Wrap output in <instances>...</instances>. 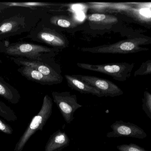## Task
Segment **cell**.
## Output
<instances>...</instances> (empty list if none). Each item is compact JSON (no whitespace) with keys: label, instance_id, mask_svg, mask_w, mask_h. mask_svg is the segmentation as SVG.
Here are the masks:
<instances>
[{"label":"cell","instance_id":"cell-1","mask_svg":"<svg viewBox=\"0 0 151 151\" xmlns=\"http://www.w3.org/2000/svg\"><path fill=\"white\" fill-rule=\"evenodd\" d=\"M150 43H151L150 37H137L120 41L113 44L92 48H82L80 50L92 53L127 54L149 50L147 48L141 46Z\"/></svg>","mask_w":151,"mask_h":151},{"label":"cell","instance_id":"cell-2","mask_svg":"<svg viewBox=\"0 0 151 151\" xmlns=\"http://www.w3.org/2000/svg\"><path fill=\"white\" fill-rule=\"evenodd\" d=\"M51 50L46 46L24 42L12 43L6 41L0 42V53L13 57L40 61L42 54L50 52Z\"/></svg>","mask_w":151,"mask_h":151},{"label":"cell","instance_id":"cell-3","mask_svg":"<svg viewBox=\"0 0 151 151\" xmlns=\"http://www.w3.org/2000/svg\"><path fill=\"white\" fill-rule=\"evenodd\" d=\"M53 102L51 98L47 95L43 98L40 111L35 115L26 131L17 143L14 151H22L31 137L39 130L42 131L43 127L52 113Z\"/></svg>","mask_w":151,"mask_h":151},{"label":"cell","instance_id":"cell-4","mask_svg":"<svg viewBox=\"0 0 151 151\" xmlns=\"http://www.w3.org/2000/svg\"><path fill=\"white\" fill-rule=\"evenodd\" d=\"M80 68L92 72L101 73L112 77L116 80L124 82L131 75L134 64L127 63H114L103 64L77 63Z\"/></svg>","mask_w":151,"mask_h":151},{"label":"cell","instance_id":"cell-5","mask_svg":"<svg viewBox=\"0 0 151 151\" xmlns=\"http://www.w3.org/2000/svg\"><path fill=\"white\" fill-rule=\"evenodd\" d=\"M54 102L55 103L65 122L70 124L74 119V113L82 107L77 103L76 95H71L70 92H52Z\"/></svg>","mask_w":151,"mask_h":151},{"label":"cell","instance_id":"cell-6","mask_svg":"<svg viewBox=\"0 0 151 151\" xmlns=\"http://www.w3.org/2000/svg\"><path fill=\"white\" fill-rule=\"evenodd\" d=\"M73 75L98 90L103 97H114L122 95L123 94V91L117 85L108 80L90 75Z\"/></svg>","mask_w":151,"mask_h":151},{"label":"cell","instance_id":"cell-7","mask_svg":"<svg viewBox=\"0 0 151 151\" xmlns=\"http://www.w3.org/2000/svg\"><path fill=\"white\" fill-rule=\"evenodd\" d=\"M111 128L112 131L106 134L108 138L126 137L143 139L147 137L143 129L130 122L116 121L111 125Z\"/></svg>","mask_w":151,"mask_h":151},{"label":"cell","instance_id":"cell-8","mask_svg":"<svg viewBox=\"0 0 151 151\" xmlns=\"http://www.w3.org/2000/svg\"><path fill=\"white\" fill-rule=\"evenodd\" d=\"M9 59L19 66H26L31 67L44 75L62 82L63 78L61 75L58 74L49 66L40 61L31 60L24 58L13 57H10Z\"/></svg>","mask_w":151,"mask_h":151},{"label":"cell","instance_id":"cell-9","mask_svg":"<svg viewBox=\"0 0 151 151\" xmlns=\"http://www.w3.org/2000/svg\"><path fill=\"white\" fill-rule=\"evenodd\" d=\"M24 18L16 16L0 23V40L18 34L25 28Z\"/></svg>","mask_w":151,"mask_h":151},{"label":"cell","instance_id":"cell-10","mask_svg":"<svg viewBox=\"0 0 151 151\" xmlns=\"http://www.w3.org/2000/svg\"><path fill=\"white\" fill-rule=\"evenodd\" d=\"M22 76L29 80L32 81L42 85H50L61 83V82L44 75L31 67L21 66L17 70Z\"/></svg>","mask_w":151,"mask_h":151},{"label":"cell","instance_id":"cell-11","mask_svg":"<svg viewBox=\"0 0 151 151\" xmlns=\"http://www.w3.org/2000/svg\"><path fill=\"white\" fill-rule=\"evenodd\" d=\"M37 38L41 41L57 48H65L66 45L65 38L55 30L43 28L38 33Z\"/></svg>","mask_w":151,"mask_h":151},{"label":"cell","instance_id":"cell-12","mask_svg":"<svg viewBox=\"0 0 151 151\" xmlns=\"http://www.w3.org/2000/svg\"><path fill=\"white\" fill-rule=\"evenodd\" d=\"M70 143L67 134L59 129L50 136L45 146V151H61L69 146Z\"/></svg>","mask_w":151,"mask_h":151},{"label":"cell","instance_id":"cell-13","mask_svg":"<svg viewBox=\"0 0 151 151\" xmlns=\"http://www.w3.org/2000/svg\"><path fill=\"white\" fill-rule=\"evenodd\" d=\"M127 6L122 12L134 19L135 21L151 25V10L147 8L135 7L126 3Z\"/></svg>","mask_w":151,"mask_h":151},{"label":"cell","instance_id":"cell-14","mask_svg":"<svg viewBox=\"0 0 151 151\" xmlns=\"http://www.w3.org/2000/svg\"><path fill=\"white\" fill-rule=\"evenodd\" d=\"M65 77L67 80L68 86L72 89L76 90L81 94H91L98 97H103L98 90L81 80L73 75L65 74Z\"/></svg>","mask_w":151,"mask_h":151},{"label":"cell","instance_id":"cell-15","mask_svg":"<svg viewBox=\"0 0 151 151\" xmlns=\"http://www.w3.org/2000/svg\"><path fill=\"white\" fill-rule=\"evenodd\" d=\"M0 96L13 104L17 103L20 99V95L17 90L6 82L0 76Z\"/></svg>","mask_w":151,"mask_h":151},{"label":"cell","instance_id":"cell-16","mask_svg":"<svg viewBox=\"0 0 151 151\" xmlns=\"http://www.w3.org/2000/svg\"><path fill=\"white\" fill-rule=\"evenodd\" d=\"M88 18L91 23L103 25H114L118 22V18L115 16L102 13L91 14Z\"/></svg>","mask_w":151,"mask_h":151},{"label":"cell","instance_id":"cell-17","mask_svg":"<svg viewBox=\"0 0 151 151\" xmlns=\"http://www.w3.org/2000/svg\"><path fill=\"white\" fill-rule=\"evenodd\" d=\"M50 22L54 25L64 28H73L77 25L74 19L64 15L53 16L50 18Z\"/></svg>","mask_w":151,"mask_h":151},{"label":"cell","instance_id":"cell-18","mask_svg":"<svg viewBox=\"0 0 151 151\" xmlns=\"http://www.w3.org/2000/svg\"><path fill=\"white\" fill-rule=\"evenodd\" d=\"M4 5L8 7H17L28 8L30 9H34L37 7H47L53 4L47 3L38 2H3Z\"/></svg>","mask_w":151,"mask_h":151},{"label":"cell","instance_id":"cell-19","mask_svg":"<svg viewBox=\"0 0 151 151\" xmlns=\"http://www.w3.org/2000/svg\"><path fill=\"white\" fill-rule=\"evenodd\" d=\"M0 116L9 121H14L17 119V116L13 111L5 104L0 101Z\"/></svg>","mask_w":151,"mask_h":151},{"label":"cell","instance_id":"cell-20","mask_svg":"<svg viewBox=\"0 0 151 151\" xmlns=\"http://www.w3.org/2000/svg\"><path fill=\"white\" fill-rule=\"evenodd\" d=\"M143 110L147 116L151 119V94L148 91L144 92L142 99Z\"/></svg>","mask_w":151,"mask_h":151},{"label":"cell","instance_id":"cell-21","mask_svg":"<svg viewBox=\"0 0 151 151\" xmlns=\"http://www.w3.org/2000/svg\"><path fill=\"white\" fill-rule=\"evenodd\" d=\"M151 74V59L147 60L141 65L139 69L135 72L134 76Z\"/></svg>","mask_w":151,"mask_h":151},{"label":"cell","instance_id":"cell-22","mask_svg":"<svg viewBox=\"0 0 151 151\" xmlns=\"http://www.w3.org/2000/svg\"><path fill=\"white\" fill-rule=\"evenodd\" d=\"M117 148L119 151H149L146 150L137 144L132 143L118 145Z\"/></svg>","mask_w":151,"mask_h":151},{"label":"cell","instance_id":"cell-23","mask_svg":"<svg viewBox=\"0 0 151 151\" xmlns=\"http://www.w3.org/2000/svg\"><path fill=\"white\" fill-rule=\"evenodd\" d=\"M0 131L7 134H11L13 132L12 128L9 125L4 123L0 119Z\"/></svg>","mask_w":151,"mask_h":151},{"label":"cell","instance_id":"cell-24","mask_svg":"<svg viewBox=\"0 0 151 151\" xmlns=\"http://www.w3.org/2000/svg\"><path fill=\"white\" fill-rule=\"evenodd\" d=\"M129 4L139 8H147L151 10V2L129 3Z\"/></svg>","mask_w":151,"mask_h":151},{"label":"cell","instance_id":"cell-25","mask_svg":"<svg viewBox=\"0 0 151 151\" xmlns=\"http://www.w3.org/2000/svg\"><path fill=\"white\" fill-rule=\"evenodd\" d=\"M8 8V6L4 4L3 2H0V13Z\"/></svg>","mask_w":151,"mask_h":151},{"label":"cell","instance_id":"cell-26","mask_svg":"<svg viewBox=\"0 0 151 151\" xmlns=\"http://www.w3.org/2000/svg\"><path fill=\"white\" fill-rule=\"evenodd\" d=\"M2 61H1V59H0V64H2Z\"/></svg>","mask_w":151,"mask_h":151}]
</instances>
